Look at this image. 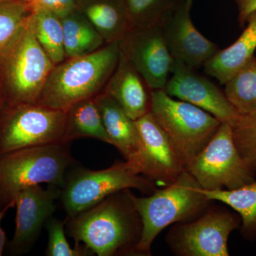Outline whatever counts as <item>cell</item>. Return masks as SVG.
<instances>
[{
  "label": "cell",
  "instance_id": "obj_1",
  "mask_svg": "<svg viewBox=\"0 0 256 256\" xmlns=\"http://www.w3.org/2000/svg\"><path fill=\"white\" fill-rule=\"evenodd\" d=\"M130 190L116 192L88 210L66 218L67 233L75 248L82 244L88 252L98 256L138 255L142 223Z\"/></svg>",
  "mask_w": 256,
  "mask_h": 256
},
{
  "label": "cell",
  "instance_id": "obj_2",
  "mask_svg": "<svg viewBox=\"0 0 256 256\" xmlns=\"http://www.w3.org/2000/svg\"><path fill=\"white\" fill-rule=\"evenodd\" d=\"M120 55L118 42L94 53L66 60L50 72L37 104L66 111L104 92Z\"/></svg>",
  "mask_w": 256,
  "mask_h": 256
},
{
  "label": "cell",
  "instance_id": "obj_3",
  "mask_svg": "<svg viewBox=\"0 0 256 256\" xmlns=\"http://www.w3.org/2000/svg\"><path fill=\"white\" fill-rule=\"evenodd\" d=\"M132 200L140 216L142 232L137 246L138 255L150 256L151 246L158 234L170 225L198 218L210 206L196 180L184 171L176 182L156 190L146 197Z\"/></svg>",
  "mask_w": 256,
  "mask_h": 256
},
{
  "label": "cell",
  "instance_id": "obj_4",
  "mask_svg": "<svg viewBox=\"0 0 256 256\" xmlns=\"http://www.w3.org/2000/svg\"><path fill=\"white\" fill-rule=\"evenodd\" d=\"M32 15L0 54V90L5 106L37 104L55 66L37 40Z\"/></svg>",
  "mask_w": 256,
  "mask_h": 256
},
{
  "label": "cell",
  "instance_id": "obj_5",
  "mask_svg": "<svg viewBox=\"0 0 256 256\" xmlns=\"http://www.w3.org/2000/svg\"><path fill=\"white\" fill-rule=\"evenodd\" d=\"M68 144L30 146L0 156V210L14 208L18 194L47 183L62 188L70 168L78 164Z\"/></svg>",
  "mask_w": 256,
  "mask_h": 256
},
{
  "label": "cell",
  "instance_id": "obj_6",
  "mask_svg": "<svg viewBox=\"0 0 256 256\" xmlns=\"http://www.w3.org/2000/svg\"><path fill=\"white\" fill-rule=\"evenodd\" d=\"M150 112L185 168L206 146L222 124L206 111L174 99L163 89L152 90Z\"/></svg>",
  "mask_w": 256,
  "mask_h": 256
},
{
  "label": "cell",
  "instance_id": "obj_7",
  "mask_svg": "<svg viewBox=\"0 0 256 256\" xmlns=\"http://www.w3.org/2000/svg\"><path fill=\"white\" fill-rule=\"evenodd\" d=\"M60 200L67 218L75 216L116 192L136 188L146 194L156 190V184L134 172L127 162H118L106 170L94 171L77 166L70 168L65 178Z\"/></svg>",
  "mask_w": 256,
  "mask_h": 256
},
{
  "label": "cell",
  "instance_id": "obj_8",
  "mask_svg": "<svg viewBox=\"0 0 256 256\" xmlns=\"http://www.w3.org/2000/svg\"><path fill=\"white\" fill-rule=\"evenodd\" d=\"M186 171L204 190H233L256 180V172L242 159L233 138L232 126L222 122L214 136Z\"/></svg>",
  "mask_w": 256,
  "mask_h": 256
},
{
  "label": "cell",
  "instance_id": "obj_9",
  "mask_svg": "<svg viewBox=\"0 0 256 256\" xmlns=\"http://www.w3.org/2000/svg\"><path fill=\"white\" fill-rule=\"evenodd\" d=\"M66 112L40 105L0 108V156L30 146L62 143Z\"/></svg>",
  "mask_w": 256,
  "mask_h": 256
},
{
  "label": "cell",
  "instance_id": "obj_10",
  "mask_svg": "<svg viewBox=\"0 0 256 256\" xmlns=\"http://www.w3.org/2000/svg\"><path fill=\"white\" fill-rule=\"evenodd\" d=\"M240 222L238 214L210 206L195 220L174 224L166 242L176 256H228L229 236Z\"/></svg>",
  "mask_w": 256,
  "mask_h": 256
},
{
  "label": "cell",
  "instance_id": "obj_11",
  "mask_svg": "<svg viewBox=\"0 0 256 256\" xmlns=\"http://www.w3.org/2000/svg\"><path fill=\"white\" fill-rule=\"evenodd\" d=\"M140 138L137 159L130 165L134 172L143 175L156 185L174 183L186 168L174 146L149 111L136 120Z\"/></svg>",
  "mask_w": 256,
  "mask_h": 256
},
{
  "label": "cell",
  "instance_id": "obj_12",
  "mask_svg": "<svg viewBox=\"0 0 256 256\" xmlns=\"http://www.w3.org/2000/svg\"><path fill=\"white\" fill-rule=\"evenodd\" d=\"M120 50L151 90L164 89L172 66L160 22L130 28L118 42Z\"/></svg>",
  "mask_w": 256,
  "mask_h": 256
},
{
  "label": "cell",
  "instance_id": "obj_13",
  "mask_svg": "<svg viewBox=\"0 0 256 256\" xmlns=\"http://www.w3.org/2000/svg\"><path fill=\"white\" fill-rule=\"evenodd\" d=\"M171 74L163 89L168 95L206 111L220 122L232 127L236 124L240 114L210 79L176 60L173 62Z\"/></svg>",
  "mask_w": 256,
  "mask_h": 256
},
{
  "label": "cell",
  "instance_id": "obj_14",
  "mask_svg": "<svg viewBox=\"0 0 256 256\" xmlns=\"http://www.w3.org/2000/svg\"><path fill=\"white\" fill-rule=\"evenodd\" d=\"M193 2L194 0H178L162 18L160 25L173 58L196 69L203 66L220 50L192 22Z\"/></svg>",
  "mask_w": 256,
  "mask_h": 256
},
{
  "label": "cell",
  "instance_id": "obj_15",
  "mask_svg": "<svg viewBox=\"0 0 256 256\" xmlns=\"http://www.w3.org/2000/svg\"><path fill=\"white\" fill-rule=\"evenodd\" d=\"M62 188L48 185L44 190L35 184L23 188L15 200L16 207V227L9 244L10 254H26L40 236L42 226L54 213L56 200H60Z\"/></svg>",
  "mask_w": 256,
  "mask_h": 256
},
{
  "label": "cell",
  "instance_id": "obj_16",
  "mask_svg": "<svg viewBox=\"0 0 256 256\" xmlns=\"http://www.w3.org/2000/svg\"><path fill=\"white\" fill-rule=\"evenodd\" d=\"M152 90L120 52L117 66L102 92L136 121L150 111Z\"/></svg>",
  "mask_w": 256,
  "mask_h": 256
},
{
  "label": "cell",
  "instance_id": "obj_17",
  "mask_svg": "<svg viewBox=\"0 0 256 256\" xmlns=\"http://www.w3.org/2000/svg\"><path fill=\"white\" fill-rule=\"evenodd\" d=\"M111 141L130 165L137 159L140 138L136 121L131 119L110 96L102 92L94 98Z\"/></svg>",
  "mask_w": 256,
  "mask_h": 256
},
{
  "label": "cell",
  "instance_id": "obj_18",
  "mask_svg": "<svg viewBox=\"0 0 256 256\" xmlns=\"http://www.w3.org/2000/svg\"><path fill=\"white\" fill-rule=\"evenodd\" d=\"M246 28L233 44L218 50L203 66L205 73L225 85L252 60L256 50V11L247 18Z\"/></svg>",
  "mask_w": 256,
  "mask_h": 256
},
{
  "label": "cell",
  "instance_id": "obj_19",
  "mask_svg": "<svg viewBox=\"0 0 256 256\" xmlns=\"http://www.w3.org/2000/svg\"><path fill=\"white\" fill-rule=\"evenodd\" d=\"M78 10L95 26L106 44L119 42L130 30L124 0H82Z\"/></svg>",
  "mask_w": 256,
  "mask_h": 256
},
{
  "label": "cell",
  "instance_id": "obj_20",
  "mask_svg": "<svg viewBox=\"0 0 256 256\" xmlns=\"http://www.w3.org/2000/svg\"><path fill=\"white\" fill-rule=\"evenodd\" d=\"M60 18L66 60L90 54L106 44L100 33L80 10H74Z\"/></svg>",
  "mask_w": 256,
  "mask_h": 256
},
{
  "label": "cell",
  "instance_id": "obj_21",
  "mask_svg": "<svg viewBox=\"0 0 256 256\" xmlns=\"http://www.w3.org/2000/svg\"><path fill=\"white\" fill-rule=\"evenodd\" d=\"M82 138H95L111 144L94 98L76 102L66 111L62 143L68 144Z\"/></svg>",
  "mask_w": 256,
  "mask_h": 256
},
{
  "label": "cell",
  "instance_id": "obj_22",
  "mask_svg": "<svg viewBox=\"0 0 256 256\" xmlns=\"http://www.w3.org/2000/svg\"><path fill=\"white\" fill-rule=\"evenodd\" d=\"M210 201L220 202L232 208L240 216V233L249 242L256 240V180L233 190H203Z\"/></svg>",
  "mask_w": 256,
  "mask_h": 256
},
{
  "label": "cell",
  "instance_id": "obj_23",
  "mask_svg": "<svg viewBox=\"0 0 256 256\" xmlns=\"http://www.w3.org/2000/svg\"><path fill=\"white\" fill-rule=\"evenodd\" d=\"M34 28L38 43L54 65L66 60L62 20L58 15L45 10L32 12Z\"/></svg>",
  "mask_w": 256,
  "mask_h": 256
},
{
  "label": "cell",
  "instance_id": "obj_24",
  "mask_svg": "<svg viewBox=\"0 0 256 256\" xmlns=\"http://www.w3.org/2000/svg\"><path fill=\"white\" fill-rule=\"evenodd\" d=\"M224 94L240 114L256 110L255 56L225 84Z\"/></svg>",
  "mask_w": 256,
  "mask_h": 256
},
{
  "label": "cell",
  "instance_id": "obj_25",
  "mask_svg": "<svg viewBox=\"0 0 256 256\" xmlns=\"http://www.w3.org/2000/svg\"><path fill=\"white\" fill-rule=\"evenodd\" d=\"M32 14L22 0H0V54L26 26Z\"/></svg>",
  "mask_w": 256,
  "mask_h": 256
},
{
  "label": "cell",
  "instance_id": "obj_26",
  "mask_svg": "<svg viewBox=\"0 0 256 256\" xmlns=\"http://www.w3.org/2000/svg\"><path fill=\"white\" fill-rule=\"evenodd\" d=\"M130 30L159 23L178 0H124Z\"/></svg>",
  "mask_w": 256,
  "mask_h": 256
},
{
  "label": "cell",
  "instance_id": "obj_27",
  "mask_svg": "<svg viewBox=\"0 0 256 256\" xmlns=\"http://www.w3.org/2000/svg\"><path fill=\"white\" fill-rule=\"evenodd\" d=\"M232 131L239 153L256 172V110L240 114Z\"/></svg>",
  "mask_w": 256,
  "mask_h": 256
},
{
  "label": "cell",
  "instance_id": "obj_28",
  "mask_svg": "<svg viewBox=\"0 0 256 256\" xmlns=\"http://www.w3.org/2000/svg\"><path fill=\"white\" fill-rule=\"evenodd\" d=\"M66 220H58L50 216L46 220L48 242L46 250L48 256H84L90 254L86 249L82 248H72L69 245L65 234Z\"/></svg>",
  "mask_w": 256,
  "mask_h": 256
},
{
  "label": "cell",
  "instance_id": "obj_29",
  "mask_svg": "<svg viewBox=\"0 0 256 256\" xmlns=\"http://www.w3.org/2000/svg\"><path fill=\"white\" fill-rule=\"evenodd\" d=\"M32 11L45 10L52 12L60 18L78 9L82 0H22Z\"/></svg>",
  "mask_w": 256,
  "mask_h": 256
},
{
  "label": "cell",
  "instance_id": "obj_30",
  "mask_svg": "<svg viewBox=\"0 0 256 256\" xmlns=\"http://www.w3.org/2000/svg\"><path fill=\"white\" fill-rule=\"evenodd\" d=\"M238 12V22L240 26L246 23L249 15L256 11V0H234Z\"/></svg>",
  "mask_w": 256,
  "mask_h": 256
},
{
  "label": "cell",
  "instance_id": "obj_31",
  "mask_svg": "<svg viewBox=\"0 0 256 256\" xmlns=\"http://www.w3.org/2000/svg\"><path fill=\"white\" fill-rule=\"evenodd\" d=\"M9 210V207L0 210V256H2L5 244H6V235H5L3 229L1 228V222L2 218H4L5 214H6V212Z\"/></svg>",
  "mask_w": 256,
  "mask_h": 256
},
{
  "label": "cell",
  "instance_id": "obj_32",
  "mask_svg": "<svg viewBox=\"0 0 256 256\" xmlns=\"http://www.w3.org/2000/svg\"><path fill=\"white\" fill-rule=\"evenodd\" d=\"M4 97H3L2 94L1 90H0V108L2 107V106L4 105Z\"/></svg>",
  "mask_w": 256,
  "mask_h": 256
}]
</instances>
